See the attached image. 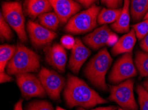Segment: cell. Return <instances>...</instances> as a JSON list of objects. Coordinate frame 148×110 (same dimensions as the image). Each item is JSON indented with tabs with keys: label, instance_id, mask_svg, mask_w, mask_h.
<instances>
[{
	"label": "cell",
	"instance_id": "1",
	"mask_svg": "<svg viewBox=\"0 0 148 110\" xmlns=\"http://www.w3.org/2000/svg\"><path fill=\"white\" fill-rule=\"evenodd\" d=\"M63 96L69 107L80 106L88 109L107 102L84 80L71 75L68 76Z\"/></svg>",
	"mask_w": 148,
	"mask_h": 110
},
{
	"label": "cell",
	"instance_id": "2",
	"mask_svg": "<svg viewBox=\"0 0 148 110\" xmlns=\"http://www.w3.org/2000/svg\"><path fill=\"white\" fill-rule=\"evenodd\" d=\"M112 63V58L106 48L100 50L90 60L84 71V75L96 88L106 91L105 80L108 71Z\"/></svg>",
	"mask_w": 148,
	"mask_h": 110
},
{
	"label": "cell",
	"instance_id": "3",
	"mask_svg": "<svg viewBox=\"0 0 148 110\" xmlns=\"http://www.w3.org/2000/svg\"><path fill=\"white\" fill-rule=\"evenodd\" d=\"M40 57L35 51L19 44L12 59L6 67L9 75H18L24 73H34L39 70Z\"/></svg>",
	"mask_w": 148,
	"mask_h": 110
},
{
	"label": "cell",
	"instance_id": "4",
	"mask_svg": "<svg viewBox=\"0 0 148 110\" xmlns=\"http://www.w3.org/2000/svg\"><path fill=\"white\" fill-rule=\"evenodd\" d=\"M100 11V7L94 4L86 10L77 13L67 22L65 31L75 34L90 32L97 26Z\"/></svg>",
	"mask_w": 148,
	"mask_h": 110
},
{
	"label": "cell",
	"instance_id": "5",
	"mask_svg": "<svg viewBox=\"0 0 148 110\" xmlns=\"http://www.w3.org/2000/svg\"><path fill=\"white\" fill-rule=\"evenodd\" d=\"M4 19L15 31L22 42H26L27 36L25 26V17L21 3L17 1L4 2L2 4V12Z\"/></svg>",
	"mask_w": 148,
	"mask_h": 110
},
{
	"label": "cell",
	"instance_id": "6",
	"mask_svg": "<svg viewBox=\"0 0 148 110\" xmlns=\"http://www.w3.org/2000/svg\"><path fill=\"white\" fill-rule=\"evenodd\" d=\"M134 81L127 79L125 81L110 86L109 100L116 102L125 110H138L134 93Z\"/></svg>",
	"mask_w": 148,
	"mask_h": 110
},
{
	"label": "cell",
	"instance_id": "7",
	"mask_svg": "<svg viewBox=\"0 0 148 110\" xmlns=\"http://www.w3.org/2000/svg\"><path fill=\"white\" fill-rule=\"evenodd\" d=\"M137 69L131 53H124L116 61L108 76L109 82L118 84L137 75Z\"/></svg>",
	"mask_w": 148,
	"mask_h": 110
},
{
	"label": "cell",
	"instance_id": "8",
	"mask_svg": "<svg viewBox=\"0 0 148 110\" xmlns=\"http://www.w3.org/2000/svg\"><path fill=\"white\" fill-rule=\"evenodd\" d=\"M38 77L49 97L54 100H59L60 92L66 84L64 78L56 71L46 68L41 69Z\"/></svg>",
	"mask_w": 148,
	"mask_h": 110
},
{
	"label": "cell",
	"instance_id": "9",
	"mask_svg": "<svg viewBox=\"0 0 148 110\" xmlns=\"http://www.w3.org/2000/svg\"><path fill=\"white\" fill-rule=\"evenodd\" d=\"M16 81L22 96L26 99L33 97H44L46 92L38 77L31 73L16 76Z\"/></svg>",
	"mask_w": 148,
	"mask_h": 110
},
{
	"label": "cell",
	"instance_id": "10",
	"mask_svg": "<svg viewBox=\"0 0 148 110\" xmlns=\"http://www.w3.org/2000/svg\"><path fill=\"white\" fill-rule=\"evenodd\" d=\"M27 32L32 44L37 48L48 46L56 37L55 32L31 21H28Z\"/></svg>",
	"mask_w": 148,
	"mask_h": 110
},
{
	"label": "cell",
	"instance_id": "11",
	"mask_svg": "<svg viewBox=\"0 0 148 110\" xmlns=\"http://www.w3.org/2000/svg\"><path fill=\"white\" fill-rule=\"evenodd\" d=\"M60 24H65L80 10L81 5L75 0H49Z\"/></svg>",
	"mask_w": 148,
	"mask_h": 110
},
{
	"label": "cell",
	"instance_id": "12",
	"mask_svg": "<svg viewBox=\"0 0 148 110\" xmlns=\"http://www.w3.org/2000/svg\"><path fill=\"white\" fill-rule=\"evenodd\" d=\"M44 51L47 62L60 73H64L67 62L65 48L62 45L55 44L47 46Z\"/></svg>",
	"mask_w": 148,
	"mask_h": 110
},
{
	"label": "cell",
	"instance_id": "13",
	"mask_svg": "<svg viewBox=\"0 0 148 110\" xmlns=\"http://www.w3.org/2000/svg\"><path fill=\"white\" fill-rule=\"evenodd\" d=\"M114 34L107 25H103L85 36L83 40L90 48L98 50L103 46H108L110 40Z\"/></svg>",
	"mask_w": 148,
	"mask_h": 110
},
{
	"label": "cell",
	"instance_id": "14",
	"mask_svg": "<svg viewBox=\"0 0 148 110\" xmlns=\"http://www.w3.org/2000/svg\"><path fill=\"white\" fill-rule=\"evenodd\" d=\"M90 53V50L84 46L80 39L76 38V43L71 50L69 61V67L73 73H78Z\"/></svg>",
	"mask_w": 148,
	"mask_h": 110
},
{
	"label": "cell",
	"instance_id": "15",
	"mask_svg": "<svg viewBox=\"0 0 148 110\" xmlns=\"http://www.w3.org/2000/svg\"><path fill=\"white\" fill-rule=\"evenodd\" d=\"M136 36L133 29L119 38L112 48L114 55L132 53L136 43Z\"/></svg>",
	"mask_w": 148,
	"mask_h": 110
},
{
	"label": "cell",
	"instance_id": "16",
	"mask_svg": "<svg viewBox=\"0 0 148 110\" xmlns=\"http://www.w3.org/2000/svg\"><path fill=\"white\" fill-rule=\"evenodd\" d=\"M130 0H124L122 12L117 21L112 24L111 28L118 33H127L130 23Z\"/></svg>",
	"mask_w": 148,
	"mask_h": 110
},
{
	"label": "cell",
	"instance_id": "17",
	"mask_svg": "<svg viewBox=\"0 0 148 110\" xmlns=\"http://www.w3.org/2000/svg\"><path fill=\"white\" fill-rule=\"evenodd\" d=\"M52 6L49 0H26L25 10L31 18L39 17L44 13L52 10Z\"/></svg>",
	"mask_w": 148,
	"mask_h": 110
},
{
	"label": "cell",
	"instance_id": "18",
	"mask_svg": "<svg viewBox=\"0 0 148 110\" xmlns=\"http://www.w3.org/2000/svg\"><path fill=\"white\" fill-rule=\"evenodd\" d=\"M148 12V0H130V14L134 21L144 18Z\"/></svg>",
	"mask_w": 148,
	"mask_h": 110
},
{
	"label": "cell",
	"instance_id": "19",
	"mask_svg": "<svg viewBox=\"0 0 148 110\" xmlns=\"http://www.w3.org/2000/svg\"><path fill=\"white\" fill-rule=\"evenodd\" d=\"M122 12V8H104L100 11L98 16V23L102 25L113 24L117 21Z\"/></svg>",
	"mask_w": 148,
	"mask_h": 110
},
{
	"label": "cell",
	"instance_id": "20",
	"mask_svg": "<svg viewBox=\"0 0 148 110\" xmlns=\"http://www.w3.org/2000/svg\"><path fill=\"white\" fill-rule=\"evenodd\" d=\"M17 46L4 44L0 47V73L5 72V67L12 59L16 51Z\"/></svg>",
	"mask_w": 148,
	"mask_h": 110
},
{
	"label": "cell",
	"instance_id": "21",
	"mask_svg": "<svg viewBox=\"0 0 148 110\" xmlns=\"http://www.w3.org/2000/svg\"><path fill=\"white\" fill-rule=\"evenodd\" d=\"M39 21L42 26L52 31L57 30L60 23L59 17L55 12H47L40 15Z\"/></svg>",
	"mask_w": 148,
	"mask_h": 110
},
{
	"label": "cell",
	"instance_id": "22",
	"mask_svg": "<svg viewBox=\"0 0 148 110\" xmlns=\"http://www.w3.org/2000/svg\"><path fill=\"white\" fill-rule=\"evenodd\" d=\"M134 63L141 77H148V53L138 51L136 54Z\"/></svg>",
	"mask_w": 148,
	"mask_h": 110
},
{
	"label": "cell",
	"instance_id": "23",
	"mask_svg": "<svg viewBox=\"0 0 148 110\" xmlns=\"http://www.w3.org/2000/svg\"><path fill=\"white\" fill-rule=\"evenodd\" d=\"M140 110H148V92L142 85H138L136 88Z\"/></svg>",
	"mask_w": 148,
	"mask_h": 110
},
{
	"label": "cell",
	"instance_id": "24",
	"mask_svg": "<svg viewBox=\"0 0 148 110\" xmlns=\"http://www.w3.org/2000/svg\"><path fill=\"white\" fill-rule=\"evenodd\" d=\"M132 28L135 32L137 38L142 40L148 34V19H145L144 21L134 24Z\"/></svg>",
	"mask_w": 148,
	"mask_h": 110
},
{
	"label": "cell",
	"instance_id": "25",
	"mask_svg": "<svg viewBox=\"0 0 148 110\" xmlns=\"http://www.w3.org/2000/svg\"><path fill=\"white\" fill-rule=\"evenodd\" d=\"M26 110H55L50 102L45 100L33 101L28 104Z\"/></svg>",
	"mask_w": 148,
	"mask_h": 110
},
{
	"label": "cell",
	"instance_id": "26",
	"mask_svg": "<svg viewBox=\"0 0 148 110\" xmlns=\"http://www.w3.org/2000/svg\"><path fill=\"white\" fill-rule=\"evenodd\" d=\"M0 34H1V38L4 40H11L13 37V32L11 26L4 19L1 13L0 16Z\"/></svg>",
	"mask_w": 148,
	"mask_h": 110
},
{
	"label": "cell",
	"instance_id": "27",
	"mask_svg": "<svg viewBox=\"0 0 148 110\" xmlns=\"http://www.w3.org/2000/svg\"><path fill=\"white\" fill-rule=\"evenodd\" d=\"M76 43V39L71 35L63 36L60 39V44L64 48L72 50Z\"/></svg>",
	"mask_w": 148,
	"mask_h": 110
},
{
	"label": "cell",
	"instance_id": "28",
	"mask_svg": "<svg viewBox=\"0 0 148 110\" xmlns=\"http://www.w3.org/2000/svg\"><path fill=\"white\" fill-rule=\"evenodd\" d=\"M101 3L106 5L108 8L119 9L121 7L122 3H124L123 0H100Z\"/></svg>",
	"mask_w": 148,
	"mask_h": 110
},
{
	"label": "cell",
	"instance_id": "29",
	"mask_svg": "<svg viewBox=\"0 0 148 110\" xmlns=\"http://www.w3.org/2000/svg\"><path fill=\"white\" fill-rule=\"evenodd\" d=\"M76 1L80 3V5L84 6V7L88 8L94 5L98 0H75Z\"/></svg>",
	"mask_w": 148,
	"mask_h": 110
},
{
	"label": "cell",
	"instance_id": "30",
	"mask_svg": "<svg viewBox=\"0 0 148 110\" xmlns=\"http://www.w3.org/2000/svg\"><path fill=\"white\" fill-rule=\"evenodd\" d=\"M140 46L143 51L148 53V34L142 40H140Z\"/></svg>",
	"mask_w": 148,
	"mask_h": 110
},
{
	"label": "cell",
	"instance_id": "31",
	"mask_svg": "<svg viewBox=\"0 0 148 110\" xmlns=\"http://www.w3.org/2000/svg\"><path fill=\"white\" fill-rule=\"evenodd\" d=\"M12 80V77L8 73H6L5 72L0 73V81H1V83L11 82Z\"/></svg>",
	"mask_w": 148,
	"mask_h": 110
},
{
	"label": "cell",
	"instance_id": "32",
	"mask_svg": "<svg viewBox=\"0 0 148 110\" xmlns=\"http://www.w3.org/2000/svg\"><path fill=\"white\" fill-rule=\"evenodd\" d=\"M77 110H86L85 108H83L82 107H79L77 108ZM90 110H116V107L113 105H110V106H106V107H97V108L92 109Z\"/></svg>",
	"mask_w": 148,
	"mask_h": 110
},
{
	"label": "cell",
	"instance_id": "33",
	"mask_svg": "<svg viewBox=\"0 0 148 110\" xmlns=\"http://www.w3.org/2000/svg\"><path fill=\"white\" fill-rule=\"evenodd\" d=\"M22 104H23V100H19L16 103V104L15 105L14 110H23V106H22Z\"/></svg>",
	"mask_w": 148,
	"mask_h": 110
},
{
	"label": "cell",
	"instance_id": "34",
	"mask_svg": "<svg viewBox=\"0 0 148 110\" xmlns=\"http://www.w3.org/2000/svg\"><path fill=\"white\" fill-rule=\"evenodd\" d=\"M143 87H144L145 89L148 92V78L145 80L144 82H143Z\"/></svg>",
	"mask_w": 148,
	"mask_h": 110
},
{
	"label": "cell",
	"instance_id": "35",
	"mask_svg": "<svg viewBox=\"0 0 148 110\" xmlns=\"http://www.w3.org/2000/svg\"><path fill=\"white\" fill-rule=\"evenodd\" d=\"M56 110H65V109H62V108H61V107H57V109H56Z\"/></svg>",
	"mask_w": 148,
	"mask_h": 110
},
{
	"label": "cell",
	"instance_id": "36",
	"mask_svg": "<svg viewBox=\"0 0 148 110\" xmlns=\"http://www.w3.org/2000/svg\"><path fill=\"white\" fill-rule=\"evenodd\" d=\"M144 19H148V12L146 13V15H145Z\"/></svg>",
	"mask_w": 148,
	"mask_h": 110
},
{
	"label": "cell",
	"instance_id": "37",
	"mask_svg": "<svg viewBox=\"0 0 148 110\" xmlns=\"http://www.w3.org/2000/svg\"><path fill=\"white\" fill-rule=\"evenodd\" d=\"M118 110H125V109H122V108H119Z\"/></svg>",
	"mask_w": 148,
	"mask_h": 110
}]
</instances>
